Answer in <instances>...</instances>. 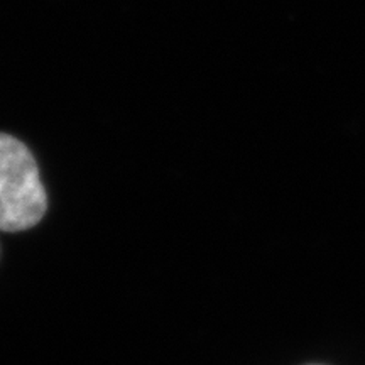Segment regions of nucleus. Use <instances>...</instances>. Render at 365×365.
I'll return each mask as SVG.
<instances>
[{
	"instance_id": "obj_1",
	"label": "nucleus",
	"mask_w": 365,
	"mask_h": 365,
	"mask_svg": "<svg viewBox=\"0 0 365 365\" xmlns=\"http://www.w3.org/2000/svg\"><path fill=\"white\" fill-rule=\"evenodd\" d=\"M46 208L34 156L19 139L0 134V230H27L41 222Z\"/></svg>"
}]
</instances>
